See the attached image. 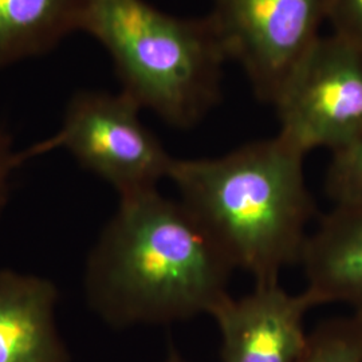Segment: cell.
Returning <instances> with one entry per match:
<instances>
[{
    "mask_svg": "<svg viewBox=\"0 0 362 362\" xmlns=\"http://www.w3.org/2000/svg\"><path fill=\"white\" fill-rule=\"evenodd\" d=\"M233 270L180 200L152 189L119 197L86 262L85 296L117 329L173 324L211 315Z\"/></svg>",
    "mask_w": 362,
    "mask_h": 362,
    "instance_id": "1",
    "label": "cell"
},
{
    "mask_svg": "<svg viewBox=\"0 0 362 362\" xmlns=\"http://www.w3.org/2000/svg\"><path fill=\"white\" fill-rule=\"evenodd\" d=\"M305 156L276 134L218 157L175 158L168 179L235 270L272 284L299 263L315 215Z\"/></svg>",
    "mask_w": 362,
    "mask_h": 362,
    "instance_id": "2",
    "label": "cell"
},
{
    "mask_svg": "<svg viewBox=\"0 0 362 362\" xmlns=\"http://www.w3.org/2000/svg\"><path fill=\"white\" fill-rule=\"evenodd\" d=\"M78 31L110 55L121 91L177 129L219 104L230 61L209 16L180 18L146 0H82Z\"/></svg>",
    "mask_w": 362,
    "mask_h": 362,
    "instance_id": "3",
    "label": "cell"
},
{
    "mask_svg": "<svg viewBox=\"0 0 362 362\" xmlns=\"http://www.w3.org/2000/svg\"><path fill=\"white\" fill-rule=\"evenodd\" d=\"M141 107L122 91H77L66 105L61 128L21 151L23 163L65 149L78 164L110 184L119 197L157 189L175 157L144 125Z\"/></svg>",
    "mask_w": 362,
    "mask_h": 362,
    "instance_id": "4",
    "label": "cell"
},
{
    "mask_svg": "<svg viewBox=\"0 0 362 362\" xmlns=\"http://www.w3.org/2000/svg\"><path fill=\"white\" fill-rule=\"evenodd\" d=\"M272 106L278 134L308 155L362 136V49L337 34L320 37L286 79Z\"/></svg>",
    "mask_w": 362,
    "mask_h": 362,
    "instance_id": "5",
    "label": "cell"
},
{
    "mask_svg": "<svg viewBox=\"0 0 362 362\" xmlns=\"http://www.w3.org/2000/svg\"><path fill=\"white\" fill-rule=\"evenodd\" d=\"M329 6L330 0H212L208 16L257 98L272 105L321 37Z\"/></svg>",
    "mask_w": 362,
    "mask_h": 362,
    "instance_id": "6",
    "label": "cell"
},
{
    "mask_svg": "<svg viewBox=\"0 0 362 362\" xmlns=\"http://www.w3.org/2000/svg\"><path fill=\"white\" fill-rule=\"evenodd\" d=\"M317 306L306 293L291 294L279 282L255 284L231 294L212 311L219 327L221 362H298L308 346L305 318Z\"/></svg>",
    "mask_w": 362,
    "mask_h": 362,
    "instance_id": "7",
    "label": "cell"
},
{
    "mask_svg": "<svg viewBox=\"0 0 362 362\" xmlns=\"http://www.w3.org/2000/svg\"><path fill=\"white\" fill-rule=\"evenodd\" d=\"M299 264L315 305L344 303L362 317V207L334 206L322 216Z\"/></svg>",
    "mask_w": 362,
    "mask_h": 362,
    "instance_id": "8",
    "label": "cell"
},
{
    "mask_svg": "<svg viewBox=\"0 0 362 362\" xmlns=\"http://www.w3.org/2000/svg\"><path fill=\"white\" fill-rule=\"evenodd\" d=\"M52 281L13 270L0 272V362H69L54 313Z\"/></svg>",
    "mask_w": 362,
    "mask_h": 362,
    "instance_id": "9",
    "label": "cell"
},
{
    "mask_svg": "<svg viewBox=\"0 0 362 362\" xmlns=\"http://www.w3.org/2000/svg\"><path fill=\"white\" fill-rule=\"evenodd\" d=\"M82 0H0V69L52 52L77 33Z\"/></svg>",
    "mask_w": 362,
    "mask_h": 362,
    "instance_id": "10",
    "label": "cell"
},
{
    "mask_svg": "<svg viewBox=\"0 0 362 362\" xmlns=\"http://www.w3.org/2000/svg\"><path fill=\"white\" fill-rule=\"evenodd\" d=\"M298 362H362V317L353 314L321 322L309 333Z\"/></svg>",
    "mask_w": 362,
    "mask_h": 362,
    "instance_id": "11",
    "label": "cell"
},
{
    "mask_svg": "<svg viewBox=\"0 0 362 362\" xmlns=\"http://www.w3.org/2000/svg\"><path fill=\"white\" fill-rule=\"evenodd\" d=\"M325 191L334 206L362 207V136L332 152Z\"/></svg>",
    "mask_w": 362,
    "mask_h": 362,
    "instance_id": "12",
    "label": "cell"
},
{
    "mask_svg": "<svg viewBox=\"0 0 362 362\" xmlns=\"http://www.w3.org/2000/svg\"><path fill=\"white\" fill-rule=\"evenodd\" d=\"M327 22L333 34L362 49V0H330Z\"/></svg>",
    "mask_w": 362,
    "mask_h": 362,
    "instance_id": "13",
    "label": "cell"
},
{
    "mask_svg": "<svg viewBox=\"0 0 362 362\" xmlns=\"http://www.w3.org/2000/svg\"><path fill=\"white\" fill-rule=\"evenodd\" d=\"M22 164L25 163L21 158V151H15L11 134L0 127V214L10 197L13 173Z\"/></svg>",
    "mask_w": 362,
    "mask_h": 362,
    "instance_id": "14",
    "label": "cell"
},
{
    "mask_svg": "<svg viewBox=\"0 0 362 362\" xmlns=\"http://www.w3.org/2000/svg\"><path fill=\"white\" fill-rule=\"evenodd\" d=\"M164 362H187L182 357H181L180 354L176 351L175 349H170L169 351L168 357H167V360Z\"/></svg>",
    "mask_w": 362,
    "mask_h": 362,
    "instance_id": "15",
    "label": "cell"
}]
</instances>
